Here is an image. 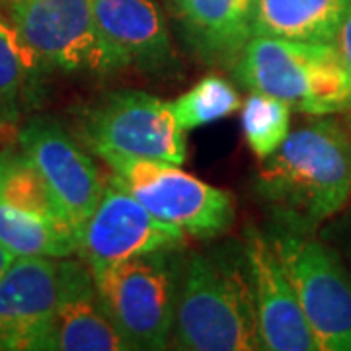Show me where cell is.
<instances>
[{"instance_id":"cell-1","label":"cell","mask_w":351,"mask_h":351,"mask_svg":"<svg viewBox=\"0 0 351 351\" xmlns=\"http://www.w3.org/2000/svg\"><path fill=\"white\" fill-rule=\"evenodd\" d=\"M269 205L302 225L336 215L351 197V129L332 115L289 131L256 176Z\"/></svg>"},{"instance_id":"cell-2","label":"cell","mask_w":351,"mask_h":351,"mask_svg":"<svg viewBox=\"0 0 351 351\" xmlns=\"http://www.w3.org/2000/svg\"><path fill=\"white\" fill-rule=\"evenodd\" d=\"M174 343L188 351L262 350L246 256L191 254L182 269Z\"/></svg>"},{"instance_id":"cell-3","label":"cell","mask_w":351,"mask_h":351,"mask_svg":"<svg viewBox=\"0 0 351 351\" xmlns=\"http://www.w3.org/2000/svg\"><path fill=\"white\" fill-rule=\"evenodd\" d=\"M234 69L244 86L285 101L291 112H351V71L334 43L252 36Z\"/></svg>"},{"instance_id":"cell-4","label":"cell","mask_w":351,"mask_h":351,"mask_svg":"<svg viewBox=\"0 0 351 351\" xmlns=\"http://www.w3.org/2000/svg\"><path fill=\"white\" fill-rule=\"evenodd\" d=\"M178 252H152L92 269L104 308L129 350L168 348L184 269Z\"/></svg>"},{"instance_id":"cell-5","label":"cell","mask_w":351,"mask_h":351,"mask_svg":"<svg viewBox=\"0 0 351 351\" xmlns=\"http://www.w3.org/2000/svg\"><path fill=\"white\" fill-rule=\"evenodd\" d=\"M112 168L110 182L129 191L156 219L180 226L186 234L211 239L234 221L232 195L188 174L180 164L98 152Z\"/></svg>"},{"instance_id":"cell-6","label":"cell","mask_w":351,"mask_h":351,"mask_svg":"<svg viewBox=\"0 0 351 351\" xmlns=\"http://www.w3.org/2000/svg\"><path fill=\"white\" fill-rule=\"evenodd\" d=\"M186 131L176 119L172 101L141 90H115L88 110L84 137L96 152L135 158L186 162Z\"/></svg>"},{"instance_id":"cell-7","label":"cell","mask_w":351,"mask_h":351,"mask_svg":"<svg viewBox=\"0 0 351 351\" xmlns=\"http://www.w3.org/2000/svg\"><path fill=\"white\" fill-rule=\"evenodd\" d=\"M276 250L320 351H351V277L318 240L279 234Z\"/></svg>"},{"instance_id":"cell-8","label":"cell","mask_w":351,"mask_h":351,"mask_svg":"<svg viewBox=\"0 0 351 351\" xmlns=\"http://www.w3.org/2000/svg\"><path fill=\"white\" fill-rule=\"evenodd\" d=\"M12 24L41 66L112 73L92 0H16Z\"/></svg>"},{"instance_id":"cell-9","label":"cell","mask_w":351,"mask_h":351,"mask_svg":"<svg viewBox=\"0 0 351 351\" xmlns=\"http://www.w3.org/2000/svg\"><path fill=\"white\" fill-rule=\"evenodd\" d=\"M186 232L164 223L129 191L108 182L98 205L78 232V250L90 269L162 250H182Z\"/></svg>"},{"instance_id":"cell-10","label":"cell","mask_w":351,"mask_h":351,"mask_svg":"<svg viewBox=\"0 0 351 351\" xmlns=\"http://www.w3.org/2000/svg\"><path fill=\"white\" fill-rule=\"evenodd\" d=\"M18 143L49 184L78 234L108 186L100 168L63 127L47 117L29 119Z\"/></svg>"},{"instance_id":"cell-11","label":"cell","mask_w":351,"mask_h":351,"mask_svg":"<svg viewBox=\"0 0 351 351\" xmlns=\"http://www.w3.org/2000/svg\"><path fill=\"white\" fill-rule=\"evenodd\" d=\"M59 260L16 258L0 277V351L51 350Z\"/></svg>"},{"instance_id":"cell-12","label":"cell","mask_w":351,"mask_h":351,"mask_svg":"<svg viewBox=\"0 0 351 351\" xmlns=\"http://www.w3.org/2000/svg\"><path fill=\"white\" fill-rule=\"evenodd\" d=\"M244 256L250 269L262 350L320 351L274 240L252 228Z\"/></svg>"},{"instance_id":"cell-13","label":"cell","mask_w":351,"mask_h":351,"mask_svg":"<svg viewBox=\"0 0 351 351\" xmlns=\"http://www.w3.org/2000/svg\"><path fill=\"white\" fill-rule=\"evenodd\" d=\"M110 71H160L172 61L162 12L154 0H92Z\"/></svg>"},{"instance_id":"cell-14","label":"cell","mask_w":351,"mask_h":351,"mask_svg":"<svg viewBox=\"0 0 351 351\" xmlns=\"http://www.w3.org/2000/svg\"><path fill=\"white\" fill-rule=\"evenodd\" d=\"M59 274V299L51 330V350L129 351L104 308L88 263L61 258Z\"/></svg>"},{"instance_id":"cell-15","label":"cell","mask_w":351,"mask_h":351,"mask_svg":"<svg viewBox=\"0 0 351 351\" xmlns=\"http://www.w3.org/2000/svg\"><path fill=\"white\" fill-rule=\"evenodd\" d=\"M189 43L207 59L237 61L252 38L254 0H168Z\"/></svg>"},{"instance_id":"cell-16","label":"cell","mask_w":351,"mask_h":351,"mask_svg":"<svg viewBox=\"0 0 351 351\" xmlns=\"http://www.w3.org/2000/svg\"><path fill=\"white\" fill-rule=\"evenodd\" d=\"M350 0H254L252 36L334 43Z\"/></svg>"},{"instance_id":"cell-17","label":"cell","mask_w":351,"mask_h":351,"mask_svg":"<svg viewBox=\"0 0 351 351\" xmlns=\"http://www.w3.org/2000/svg\"><path fill=\"white\" fill-rule=\"evenodd\" d=\"M0 244L16 258H71L78 250L75 226L64 219H51L0 203Z\"/></svg>"},{"instance_id":"cell-18","label":"cell","mask_w":351,"mask_h":351,"mask_svg":"<svg viewBox=\"0 0 351 351\" xmlns=\"http://www.w3.org/2000/svg\"><path fill=\"white\" fill-rule=\"evenodd\" d=\"M0 203L29 213L69 221L49 184L22 149L0 152Z\"/></svg>"},{"instance_id":"cell-19","label":"cell","mask_w":351,"mask_h":351,"mask_svg":"<svg viewBox=\"0 0 351 351\" xmlns=\"http://www.w3.org/2000/svg\"><path fill=\"white\" fill-rule=\"evenodd\" d=\"M240 108V96L234 86L221 76H205L186 94L172 101L176 119L188 133L191 129L209 125Z\"/></svg>"},{"instance_id":"cell-20","label":"cell","mask_w":351,"mask_h":351,"mask_svg":"<svg viewBox=\"0 0 351 351\" xmlns=\"http://www.w3.org/2000/svg\"><path fill=\"white\" fill-rule=\"evenodd\" d=\"M242 129L250 151L263 160L281 147L291 131V108L262 92H254L242 106Z\"/></svg>"},{"instance_id":"cell-21","label":"cell","mask_w":351,"mask_h":351,"mask_svg":"<svg viewBox=\"0 0 351 351\" xmlns=\"http://www.w3.org/2000/svg\"><path fill=\"white\" fill-rule=\"evenodd\" d=\"M41 64L20 38L16 25L0 18V110L14 112Z\"/></svg>"},{"instance_id":"cell-22","label":"cell","mask_w":351,"mask_h":351,"mask_svg":"<svg viewBox=\"0 0 351 351\" xmlns=\"http://www.w3.org/2000/svg\"><path fill=\"white\" fill-rule=\"evenodd\" d=\"M334 45H336L341 59L346 61V64L350 66L351 71V0L350 4H348V8H346V14H343L341 22H339Z\"/></svg>"},{"instance_id":"cell-23","label":"cell","mask_w":351,"mask_h":351,"mask_svg":"<svg viewBox=\"0 0 351 351\" xmlns=\"http://www.w3.org/2000/svg\"><path fill=\"white\" fill-rule=\"evenodd\" d=\"M16 260V256H14L12 252H8L2 244H0V277L4 276V271L8 269V265Z\"/></svg>"},{"instance_id":"cell-24","label":"cell","mask_w":351,"mask_h":351,"mask_svg":"<svg viewBox=\"0 0 351 351\" xmlns=\"http://www.w3.org/2000/svg\"><path fill=\"white\" fill-rule=\"evenodd\" d=\"M0 2H16V0H0Z\"/></svg>"}]
</instances>
